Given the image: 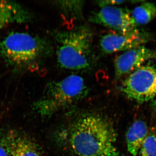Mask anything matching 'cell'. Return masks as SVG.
Returning a JSON list of instances; mask_svg holds the SVG:
<instances>
[{"label": "cell", "mask_w": 156, "mask_h": 156, "mask_svg": "<svg viewBox=\"0 0 156 156\" xmlns=\"http://www.w3.org/2000/svg\"><path fill=\"white\" fill-rule=\"evenodd\" d=\"M52 51L46 39L27 33H12L0 42V57L16 71L31 69Z\"/></svg>", "instance_id": "cell-2"}, {"label": "cell", "mask_w": 156, "mask_h": 156, "mask_svg": "<svg viewBox=\"0 0 156 156\" xmlns=\"http://www.w3.org/2000/svg\"><path fill=\"white\" fill-rule=\"evenodd\" d=\"M116 140L113 126L98 115L79 119L69 133L70 148L74 156H117Z\"/></svg>", "instance_id": "cell-1"}, {"label": "cell", "mask_w": 156, "mask_h": 156, "mask_svg": "<svg viewBox=\"0 0 156 156\" xmlns=\"http://www.w3.org/2000/svg\"><path fill=\"white\" fill-rule=\"evenodd\" d=\"M125 1H111V0H105V1H97L96 3L101 8L107 7V6H115L116 5H119L126 2Z\"/></svg>", "instance_id": "cell-15"}, {"label": "cell", "mask_w": 156, "mask_h": 156, "mask_svg": "<svg viewBox=\"0 0 156 156\" xmlns=\"http://www.w3.org/2000/svg\"><path fill=\"white\" fill-rule=\"evenodd\" d=\"M120 90L137 103L153 99L156 96V67L147 65L135 70L123 81Z\"/></svg>", "instance_id": "cell-5"}, {"label": "cell", "mask_w": 156, "mask_h": 156, "mask_svg": "<svg viewBox=\"0 0 156 156\" xmlns=\"http://www.w3.org/2000/svg\"><path fill=\"white\" fill-rule=\"evenodd\" d=\"M156 58V52L144 46H140L125 51L115 59L116 80H119L128 74H130L142 66L146 61Z\"/></svg>", "instance_id": "cell-9"}, {"label": "cell", "mask_w": 156, "mask_h": 156, "mask_svg": "<svg viewBox=\"0 0 156 156\" xmlns=\"http://www.w3.org/2000/svg\"><path fill=\"white\" fill-rule=\"evenodd\" d=\"M88 93L84 79L77 75H71L61 80L48 83L44 95L34 102L33 109L41 117H49L83 99Z\"/></svg>", "instance_id": "cell-4"}, {"label": "cell", "mask_w": 156, "mask_h": 156, "mask_svg": "<svg viewBox=\"0 0 156 156\" xmlns=\"http://www.w3.org/2000/svg\"><path fill=\"white\" fill-rule=\"evenodd\" d=\"M54 2L66 18L73 20L83 19L84 1H58Z\"/></svg>", "instance_id": "cell-12"}, {"label": "cell", "mask_w": 156, "mask_h": 156, "mask_svg": "<svg viewBox=\"0 0 156 156\" xmlns=\"http://www.w3.org/2000/svg\"><path fill=\"white\" fill-rule=\"evenodd\" d=\"M32 19V14L18 3L0 1V29L13 23L30 22Z\"/></svg>", "instance_id": "cell-10"}, {"label": "cell", "mask_w": 156, "mask_h": 156, "mask_svg": "<svg viewBox=\"0 0 156 156\" xmlns=\"http://www.w3.org/2000/svg\"><path fill=\"white\" fill-rule=\"evenodd\" d=\"M89 21L120 32H133L138 30L129 11L116 6H107L92 12Z\"/></svg>", "instance_id": "cell-6"}, {"label": "cell", "mask_w": 156, "mask_h": 156, "mask_svg": "<svg viewBox=\"0 0 156 156\" xmlns=\"http://www.w3.org/2000/svg\"><path fill=\"white\" fill-rule=\"evenodd\" d=\"M93 33L88 26H79L69 30L53 32L57 60L65 69H86L91 62Z\"/></svg>", "instance_id": "cell-3"}, {"label": "cell", "mask_w": 156, "mask_h": 156, "mask_svg": "<svg viewBox=\"0 0 156 156\" xmlns=\"http://www.w3.org/2000/svg\"><path fill=\"white\" fill-rule=\"evenodd\" d=\"M147 131L146 124L141 120L135 121L129 127L126 133V144L128 151L133 156L139 152L147 136Z\"/></svg>", "instance_id": "cell-11"}, {"label": "cell", "mask_w": 156, "mask_h": 156, "mask_svg": "<svg viewBox=\"0 0 156 156\" xmlns=\"http://www.w3.org/2000/svg\"><path fill=\"white\" fill-rule=\"evenodd\" d=\"M148 38L146 34L139 30L133 32H109L101 37L99 47L104 54H111L138 48L147 41Z\"/></svg>", "instance_id": "cell-7"}, {"label": "cell", "mask_w": 156, "mask_h": 156, "mask_svg": "<svg viewBox=\"0 0 156 156\" xmlns=\"http://www.w3.org/2000/svg\"><path fill=\"white\" fill-rule=\"evenodd\" d=\"M141 156H156V136L153 134L147 136L140 150Z\"/></svg>", "instance_id": "cell-14"}, {"label": "cell", "mask_w": 156, "mask_h": 156, "mask_svg": "<svg viewBox=\"0 0 156 156\" xmlns=\"http://www.w3.org/2000/svg\"><path fill=\"white\" fill-rule=\"evenodd\" d=\"M136 25L147 24L156 18V5L145 2L134 8L131 13Z\"/></svg>", "instance_id": "cell-13"}, {"label": "cell", "mask_w": 156, "mask_h": 156, "mask_svg": "<svg viewBox=\"0 0 156 156\" xmlns=\"http://www.w3.org/2000/svg\"><path fill=\"white\" fill-rule=\"evenodd\" d=\"M0 156H9L5 148L0 140Z\"/></svg>", "instance_id": "cell-16"}, {"label": "cell", "mask_w": 156, "mask_h": 156, "mask_svg": "<svg viewBox=\"0 0 156 156\" xmlns=\"http://www.w3.org/2000/svg\"><path fill=\"white\" fill-rule=\"evenodd\" d=\"M9 156H44L38 144L28 134L11 129L0 135Z\"/></svg>", "instance_id": "cell-8"}]
</instances>
